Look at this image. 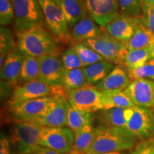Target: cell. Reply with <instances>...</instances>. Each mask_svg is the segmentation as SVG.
Masks as SVG:
<instances>
[{"mask_svg":"<svg viewBox=\"0 0 154 154\" xmlns=\"http://www.w3.org/2000/svg\"><path fill=\"white\" fill-rule=\"evenodd\" d=\"M61 59L62 61L63 68L66 70L84 67L79 56L78 55L73 46L63 51L62 54L61 55Z\"/></svg>","mask_w":154,"mask_h":154,"instance_id":"cell-33","label":"cell"},{"mask_svg":"<svg viewBox=\"0 0 154 154\" xmlns=\"http://www.w3.org/2000/svg\"><path fill=\"white\" fill-rule=\"evenodd\" d=\"M125 66L116 65L103 79L94 85L95 87L103 93L124 91L131 81L128 75V69H126Z\"/></svg>","mask_w":154,"mask_h":154,"instance_id":"cell-16","label":"cell"},{"mask_svg":"<svg viewBox=\"0 0 154 154\" xmlns=\"http://www.w3.org/2000/svg\"><path fill=\"white\" fill-rule=\"evenodd\" d=\"M24 54L14 47L6 57L1 68V80L9 84H16L20 79Z\"/></svg>","mask_w":154,"mask_h":154,"instance_id":"cell-17","label":"cell"},{"mask_svg":"<svg viewBox=\"0 0 154 154\" xmlns=\"http://www.w3.org/2000/svg\"><path fill=\"white\" fill-rule=\"evenodd\" d=\"M101 55L103 59L116 65H123L128 52L124 43L113 37L103 28L101 33L96 37L82 42Z\"/></svg>","mask_w":154,"mask_h":154,"instance_id":"cell-3","label":"cell"},{"mask_svg":"<svg viewBox=\"0 0 154 154\" xmlns=\"http://www.w3.org/2000/svg\"><path fill=\"white\" fill-rule=\"evenodd\" d=\"M14 47V38L11 29L5 26H1L0 28V55L7 56Z\"/></svg>","mask_w":154,"mask_h":154,"instance_id":"cell-34","label":"cell"},{"mask_svg":"<svg viewBox=\"0 0 154 154\" xmlns=\"http://www.w3.org/2000/svg\"><path fill=\"white\" fill-rule=\"evenodd\" d=\"M117 2L123 14L139 17L143 13V0H117Z\"/></svg>","mask_w":154,"mask_h":154,"instance_id":"cell-32","label":"cell"},{"mask_svg":"<svg viewBox=\"0 0 154 154\" xmlns=\"http://www.w3.org/2000/svg\"><path fill=\"white\" fill-rule=\"evenodd\" d=\"M14 11V24L17 32L36 26H46L45 19L38 0H11Z\"/></svg>","mask_w":154,"mask_h":154,"instance_id":"cell-7","label":"cell"},{"mask_svg":"<svg viewBox=\"0 0 154 154\" xmlns=\"http://www.w3.org/2000/svg\"><path fill=\"white\" fill-rule=\"evenodd\" d=\"M39 78V61L36 57L24 54L21 71L20 80L22 83L38 79Z\"/></svg>","mask_w":154,"mask_h":154,"instance_id":"cell-29","label":"cell"},{"mask_svg":"<svg viewBox=\"0 0 154 154\" xmlns=\"http://www.w3.org/2000/svg\"><path fill=\"white\" fill-rule=\"evenodd\" d=\"M74 142V132L68 127H42L38 144L61 154H68Z\"/></svg>","mask_w":154,"mask_h":154,"instance_id":"cell-9","label":"cell"},{"mask_svg":"<svg viewBox=\"0 0 154 154\" xmlns=\"http://www.w3.org/2000/svg\"><path fill=\"white\" fill-rule=\"evenodd\" d=\"M137 138L124 128L100 125L96 127L93 143L86 154H102L134 149Z\"/></svg>","mask_w":154,"mask_h":154,"instance_id":"cell-2","label":"cell"},{"mask_svg":"<svg viewBox=\"0 0 154 154\" xmlns=\"http://www.w3.org/2000/svg\"><path fill=\"white\" fill-rule=\"evenodd\" d=\"M102 154H132V153H128V152H126V151H115V152H111V153H102Z\"/></svg>","mask_w":154,"mask_h":154,"instance_id":"cell-41","label":"cell"},{"mask_svg":"<svg viewBox=\"0 0 154 154\" xmlns=\"http://www.w3.org/2000/svg\"><path fill=\"white\" fill-rule=\"evenodd\" d=\"M14 19V11L11 0H0V24L5 26Z\"/></svg>","mask_w":154,"mask_h":154,"instance_id":"cell-35","label":"cell"},{"mask_svg":"<svg viewBox=\"0 0 154 154\" xmlns=\"http://www.w3.org/2000/svg\"><path fill=\"white\" fill-rule=\"evenodd\" d=\"M132 154H154V136L138 143Z\"/></svg>","mask_w":154,"mask_h":154,"instance_id":"cell-36","label":"cell"},{"mask_svg":"<svg viewBox=\"0 0 154 154\" xmlns=\"http://www.w3.org/2000/svg\"><path fill=\"white\" fill-rule=\"evenodd\" d=\"M141 19L119 12L103 29L113 37L127 45Z\"/></svg>","mask_w":154,"mask_h":154,"instance_id":"cell-13","label":"cell"},{"mask_svg":"<svg viewBox=\"0 0 154 154\" xmlns=\"http://www.w3.org/2000/svg\"><path fill=\"white\" fill-rule=\"evenodd\" d=\"M42 128L31 121H20L14 125L10 131L9 140L17 154H30L41 147L38 139Z\"/></svg>","mask_w":154,"mask_h":154,"instance_id":"cell-4","label":"cell"},{"mask_svg":"<svg viewBox=\"0 0 154 154\" xmlns=\"http://www.w3.org/2000/svg\"><path fill=\"white\" fill-rule=\"evenodd\" d=\"M0 154L10 153V140L7 138H2L0 140Z\"/></svg>","mask_w":154,"mask_h":154,"instance_id":"cell-38","label":"cell"},{"mask_svg":"<svg viewBox=\"0 0 154 154\" xmlns=\"http://www.w3.org/2000/svg\"><path fill=\"white\" fill-rule=\"evenodd\" d=\"M93 121L92 113L84 112L74 109L69 104L67 111L66 127L70 128L73 132H76L86 125L91 124Z\"/></svg>","mask_w":154,"mask_h":154,"instance_id":"cell-25","label":"cell"},{"mask_svg":"<svg viewBox=\"0 0 154 154\" xmlns=\"http://www.w3.org/2000/svg\"><path fill=\"white\" fill-rule=\"evenodd\" d=\"M103 27L99 26L89 15H86L71 29L73 42H83L101 33Z\"/></svg>","mask_w":154,"mask_h":154,"instance_id":"cell-21","label":"cell"},{"mask_svg":"<svg viewBox=\"0 0 154 154\" xmlns=\"http://www.w3.org/2000/svg\"><path fill=\"white\" fill-rule=\"evenodd\" d=\"M150 49H151V51L152 59H154V36L153 37V39H152L151 41V43L150 44Z\"/></svg>","mask_w":154,"mask_h":154,"instance_id":"cell-40","label":"cell"},{"mask_svg":"<svg viewBox=\"0 0 154 154\" xmlns=\"http://www.w3.org/2000/svg\"><path fill=\"white\" fill-rule=\"evenodd\" d=\"M95 128L92 124H89L76 131L74 145L68 154H86L93 143Z\"/></svg>","mask_w":154,"mask_h":154,"instance_id":"cell-22","label":"cell"},{"mask_svg":"<svg viewBox=\"0 0 154 154\" xmlns=\"http://www.w3.org/2000/svg\"><path fill=\"white\" fill-rule=\"evenodd\" d=\"M153 36L142 18L141 21L136 27L134 34L127 44L126 47L128 48V50L130 51V50L143 49L150 47Z\"/></svg>","mask_w":154,"mask_h":154,"instance_id":"cell-24","label":"cell"},{"mask_svg":"<svg viewBox=\"0 0 154 154\" xmlns=\"http://www.w3.org/2000/svg\"><path fill=\"white\" fill-rule=\"evenodd\" d=\"M72 45L79 56L84 67L93 64L99 61L104 60L101 55L82 42H73Z\"/></svg>","mask_w":154,"mask_h":154,"instance_id":"cell-30","label":"cell"},{"mask_svg":"<svg viewBox=\"0 0 154 154\" xmlns=\"http://www.w3.org/2000/svg\"><path fill=\"white\" fill-rule=\"evenodd\" d=\"M124 92L136 106H154V82L149 79H136L131 82Z\"/></svg>","mask_w":154,"mask_h":154,"instance_id":"cell-15","label":"cell"},{"mask_svg":"<svg viewBox=\"0 0 154 154\" xmlns=\"http://www.w3.org/2000/svg\"><path fill=\"white\" fill-rule=\"evenodd\" d=\"M131 80L149 79L154 80V59H151L141 66L128 69Z\"/></svg>","mask_w":154,"mask_h":154,"instance_id":"cell-31","label":"cell"},{"mask_svg":"<svg viewBox=\"0 0 154 154\" xmlns=\"http://www.w3.org/2000/svg\"><path fill=\"white\" fill-rule=\"evenodd\" d=\"M67 100L73 108L84 112L94 113L104 109L102 93L91 84L68 91Z\"/></svg>","mask_w":154,"mask_h":154,"instance_id":"cell-10","label":"cell"},{"mask_svg":"<svg viewBox=\"0 0 154 154\" xmlns=\"http://www.w3.org/2000/svg\"><path fill=\"white\" fill-rule=\"evenodd\" d=\"M38 59L39 61L38 79L53 88H64L63 84L64 68L59 55L47 54Z\"/></svg>","mask_w":154,"mask_h":154,"instance_id":"cell-11","label":"cell"},{"mask_svg":"<svg viewBox=\"0 0 154 154\" xmlns=\"http://www.w3.org/2000/svg\"><path fill=\"white\" fill-rule=\"evenodd\" d=\"M152 59L150 47L143 49L128 51L125 58L124 65L128 69H133L141 66Z\"/></svg>","mask_w":154,"mask_h":154,"instance_id":"cell-27","label":"cell"},{"mask_svg":"<svg viewBox=\"0 0 154 154\" xmlns=\"http://www.w3.org/2000/svg\"><path fill=\"white\" fill-rule=\"evenodd\" d=\"M116 66L106 60L99 61L83 68L87 84L95 85L110 73Z\"/></svg>","mask_w":154,"mask_h":154,"instance_id":"cell-23","label":"cell"},{"mask_svg":"<svg viewBox=\"0 0 154 154\" xmlns=\"http://www.w3.org/2000/svg\"><path fill=\"white\" fill-rule=\"evenodd\" d=\"M63 11L68 22L69 29H72L81 19L88 15L85 0H53Z\"/></svg>","mask_w":154,"mask_h":154,"instance_id":"cell-20","label":"cell"},{"mask_svg":"<svg viewBox=\"0 0 154 154\" xmlns=\"http://www.w3.org/2000/svg\"><path fill=\"white\" fill-rule=\"evenodd\" d=\"M143 2L147 4V5L153 6L154 7V0H143Z\"/></svg>","mask_w":154,"mask_h":154,"instance_id":"cell-42","label":"cell"},{"mask_svg":"<svg viewBox=\"0 0 154 154\" xmlns=\"http://www.w3.org/2000/svg\"><path fill=\"white\" fill-rule=\"evenodd\" d=\"M43 11L46 26L59 43H73L70 29L63 11L53 0H38Z\"/></svg>","mask_w":154,"mask_h":154,"instance_id":"cell-5","label":"cell"},{"mask_svg":"<svg viewBox=\"0 0 154 154\" xmlns=\"http://www.w3.org/2000/svg\"><path fill=\"white\" fill-rule=\"evenodd\" d=\"M69 103L66 98L57 96V103L54 109L49 114L36 119L31 122L42 127H62L66 125L67 111Z\"/></svg>","mask_w":154,"mask_h":154,"instance_id":"cell-19","label":"cell"},{"mask_svg":"<svg viewBox=\"0 0 154 154\" xmlns=\"http://www.w3.org/2000/svg\"><path fill=\"white\" fill-rule=\"evenodd\" d=\"M30 154H61V153H57V152L53 151V150L47 149V148L41 146L39 149H38L36 151Z\"/></svg>","mask_w":154,"mask_h":154,"instance_id":"cell-39","label":"cell"},{"mask_svg":"<svg viewBox=\"0 0 154 154\" xmlns=\"http://www.w3.org/2000/svg\"><path fill=\"white\" fill-rule=\"evenodd\" d=\"M134 108L113 107L99 111V121L101 125L126 129V125L132 118Z\"/></svg>","mask_w":154,"mask_h":154,"instance_id":"cell-18","label":"cell"},{"mask_svg":"<svg viewBox=\"0 0 154 154\" xmlns=\"http://www.w3.org/2000/svg\"><path fill=\"white\" fill-rule=\"evenodd\" d=\"M126 130L136 138L144 140L154 136V113L147 108L136 106Z\"/></svg>","mask_w":154,"mask_h":154,"instance_id":"cell-12","label":"cell"},{"mask_svg":"<svg viewBox=\"0 0 154 154\" xmlns=\"http://www.w3.org/2000/svg\"><path fill=\"white\" fill-rule=\"evenodd\" d=\"M54 96H63L67 99V91L64 88H53L41 80L36 79L16 86L11 92L7 105L12 106L29 100Z\"/></svg>","mask_w":154,"mask_h":154,"instance_id":"cell-6","label":"cell"},{"mask_svg":"<svg viewBox=\"0 0 154 154\" xmlns=\"http://www.w3.org/2000/svg\"><path fill=\"white\" fill-rule=\"evenodd\" d=\"M103 95V102L104 109L113 107L135 108L136 105L124 91L101 92Z\"/></svg>","mask_w":154,"mask_h":154,"instance_id":"cell-26","label":"cell"},{"mask_svg":"<svg viewBox=\"0 0 154 154\" xmlns=\"http://www.w3.org/2000/svg\"><path fill=\"white\" fill-rule=\"evenodd\" d=\"M63 84L67 93L69 91L76 89L87 84L83 68L70 69V70L64 69Z\"/></svg>","mask_w":154,"mask_h":154,"instance_id":"cell-28","label":"cell"},{"mask_svg":"<svg viewBox=\"0 0 154 154\" xmlns=\"http://www.w3.org/2000/svg\"><path fill=\"white\" fill-rule=\"evenodd\" d=\"M88 14L104 28L119 13L117 0H85Z\"/></svg>","mask_w":154,"mask_h":154,"instance_id":"cell-14","label":"cell"},{"mask_svg":"<svg viewBox=\"0 0 154 154\" xmlns=\"http://www.w3.org/2000/svg\"><path fill=\"white\" fill-rule=\"evenodd\" d=\"M17 47L24 54L36 58L60 54L59 42L45 26H36L17 32Z\"/></svg>","mask_w":154,"mask_h":154,"instance_id":"cell-1","label":"cell"},{"mask_svg":"<svg viewBox=\"0 0 154 154\" xmlns=\"http://www.w3.org/2000/svg\"><path fill=\"white\" fill-rule=\"evenodd\" d=\"M142 18L147 27L154 35V7L143 2Z\"/></svg>","mask_w":154,"mask_h":154,"instance_id":"cell-37","label":"cell"},{"mask_svg":"<svg viewBox=\"0 0 154 154\" xmlns=\"http://www.w3.org/2000/svg\"><path fill=\"white\" fill-rule=\"evenodd\" d=\"M57 96H45L8 106L10 115L16 122L33 121L49 114L54 109Z\"/></svg>","mask_w":154,"mask_h":154,"instance_id":"cell-8","label":"cell"}]
</instances>
